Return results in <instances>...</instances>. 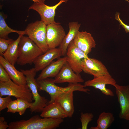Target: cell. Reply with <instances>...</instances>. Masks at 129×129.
<instances>
[{"mask_svg": "<svg viewBox=\"0 0 129 129\" xmlns=\"http://www.w3.org/2000/svg\"><path fill=\"white\" fill-rule=\"evenodd\" d=\"M63 119L41 118L35 115L27 120H21L11 122L8 129H54L63 122Z\"/></svg>", "mask_w": 129, "mask_h": 129, "instance_id": "cell-1", "label": "cell"}, {"mask_svg": "<svg viewBox=\"0 0 129 129\" xmlns=\"http://www.w3.org/2000/svg\"><path fill=\"white\" fill-rule=\"evenodd\" d=\"M37 81L38 90L45 91L49 95L50 99L48 104L54 102L60 94L70 90L78 91L87 93L90 91L89 89L85 88L84 85L79 83H69L67 86L62 87L56 85L54 79L50 78L37 80Z\"/></svg>", "mask_w": 129, "mask_h": 129, "instance_id": "cell-2", "label": "cell"}, {"mask_svg": "<svg viewBox=\"0 0 129 129\" xmlns=\"http://www.w3.org/2000/svg\"><path fill=\"white\" fill-rule=\"evenodd\" d=\"M19 56L16 63L24 65H31L39 56L43 53L41 49L28 36H22L18 46Z\"/></svg>", "mask_w": 129, "mask_h": 129, "instance_id": "cell-3", "label": "cell"}, {"mask_svg": "<svg viewBox=\"0 0 129 129\" xmlns=\"http://www.w3.org/2000/svg\"><path fill=\"white\" fill-rule=\"evenodd\" d=\"M20 70L26 77L27 85L32 91L34 101L32 102V106L30 108L31 113H41L47 105L48 100L45 97L41 96L38 92L37 80L35 78L37 72L35 68L28 70L22 69Z\"/></svg>", "mask_w": 129, "mask_h": 129, "instance_id": "cell-4", "label": "cell"}, {"mask_svg": "<svg viewBox=\"0 0 129 129\" xmlns=\"http://www.w3.org/2000/svg\"><path fill=\"white\" fill-rule=\"evenodd\" d=\"M46 25L41 20H37L28 24L26 34L42 50L43 53L48 50L46 40Z\"/></svg>", "mask_w": 129, "mask_h": 129, "instance_id": "cell-5", "label": "cell"}, {"mask_svg": "<svg viewBox=\"0 0 129 129\" xmlns=\"http://www.w3.org/2000/svg\"><path fill=\"white\" fill-rule=\"evenodd\" d=\"M5 96L23 99L30 102L33 100L32 91L27 85L17 84L11 79L6 82H0V97Z\"/></svg>", "mask_w": 129, "mask_h": 129, "instance_id": "cell-6", "label": "cell"}, {"mask_svg": "<svg viewBox=\"0 0 129 129\" xmlns=\"http://www.w3.org/2000/svg\"><path fill=\"white\" fill-rule=\"evenodd\" d=\"M45 0H40L38 1L34 2L29 8L28 10H33L37 11L39 14L41 20L46 25L56 23L54 20L55 10L63 2H66L68 0H60L55 5L52 6L45 4Z\"/></svg>", "mask_w": 129, "mask_h": 129, "instance_id": "cell-7", "label": "cell"}, {"mask_svg": "<svg viewBox=\"0 0 129 129\" xmlns=\"http://www.w3.org/2000/svg\"><path fill=\"white\" fill-rule=\"evenodd\" d=\"M66 54L67 62L75 73L80 74L82 71L83 61L88 57V55L75 45L73 40L68 46Z\"/></svg>", "mask_w": 129, "mask_h": 129, "instance_id": "cell-8", "label": "cell"}, {"mask_svg": "<svg viewBox=\"0 0 129 129\" xmlns=\"http://www.w3.org/2000/svg\"><path fill=\"white\" fill-rule=\"evenodd\" d=\"M65 35L64 30L60 23L47 25L46 40L49 49L59 46Z\"/></svg>", "mask_w": 129, "mask_h": 129, "instance_id": "cell-9", "label": "cell"}, {"mask_svg": "<svg viewBox=\"0 0 129 129\" xmlns=\"http://www.w3.org/2000/svg\"><path fill=\"white\" fill-rule=\"evenodd\" d=\"M82 71L93 75L94 78L109 75L108 70L101 61L89 57L85 59L82 64Z\"/></svg>", "mask_w": 129, "mask_h": 129, "instance_id": "cell-10", "label": "cell"}, {"mask_svg": "<svg viewBox=\"0 0 129 129\" xmlns=\"http://www.w3.org/2000/svg\"><path fill=\"white\" fill-rule=\"evenodd\" d=\"M116 83L115 80L110 74L87 81L85 82L84 85L85 87L91 86L98 89L104 95L113 97L114 96L113 92L110 89L107 88L106 86L110 85L114 86Z\"/></svg>", "mask_w": 129, "mask_h": 129, "instance_id": "cell-11", "label": "cell"}, {"mask_svg": "<svg viewBox=\"0 0 129 129\" xmlns=\"http://www.w3.org/2000/svg\"><path fill=\"white\" fill-rule=\"evenodd\" d=\"M54 79L55 83L67 82L75 84L84 81L80 74L75 73L67 62L64 64Z\"/></svg>", "mask_w": 129, "mask_h": 129, "instance_id": "cell-12", "label": "cell"}, {"mask_svg": "<svg viewBox=\"0 0 129 129\" xmlns=\"http://www.w3.org/2000/svg\"><path fill=\"white\" fill-rule=\"evenodd\" d=\"M113 86L120 108L119 117L124 119L129 112V86H121L116 83Z\"/></svg>", "mask_w": 129, "mask_h": 129, "instance_id": "cell-13", "label": "cell"}, {"mask_svg": "<svg viewBox=\"0 0 129 129\" xmlns=\"http://www.w3.org/2000/svg\"><path fill=\"white\" fill-rule=\"evenodd\" d=\"M74 44L86 55L96 47V42L91 34L86 31H78L73 40Z\"/></svg>", "mask_w": 129, "mask_h": 129, "instance_id": "cell-14", "label": "cell"}, {"mask_svg": "<svg viewBox=\"0 0 129 129\" xmlns=\"http://www.w3.org/2000/svg\"><path fill=\"white\" fill-rule=\"evenodd\" d=\"M61 56V51L59 48L49 49L38 56L34 61L35 71L37 72L42 70L50 64L54 60Z\"/></svg>", "mask_w": 129, "mask_h": 129, "instance_id": "cell-15", "label": "cell"}, {"mask_svg": "<svg viewBox=\"0 0 129 129\" xmlns=\"http://www.w3.org/2000/svg\"><path fill=\"white\" fill-rule=\"evenodd\" d=\"M67 62L66 56L59 58L43 69L36 79L37 81L47 78L55 77L59 72L64 64Z\"/></svg>", "mask_w": 129, "mask_h": 129, "instance_id": "cell-16", "label": "cell"}, {"mask_svg": "<svg viewBox=\"0 0 129 129\" xmlns=\"http://www.w3.org/2000/svg\"><path fill=\"white\" fill-rule=\"evenodd\" d=\"M0 64L5 68L10 79L15 83L19 85H27L26 77L23 73L16 69L14 66L0 55Z\"/></svg>", "mask_w": 129, "mask_h": 129, "instance_id": "cell-17", "label": "cell"}, {"mask_svg": "<svg viewBox=\"0 0 129 129\" xmlns=\"http://www.w3.org/2000/svg\"><path fill=\"white\" fill-rule=\"evenodd\" d=\"M41 113L40 116L43 118L63 119L68 117L60 104L55 101L47 104Z\"/></svg>", "mask_w": 129, "mask_h": 129, "instance_id": "cell-18", "label": "cell"}, {"mask_svg": "<svg viewBox=\"0 0 129 129\" xmlns=\"http://www.w3.org/2000/svg\"><path fill=\"white\" fill-rule=\"evenodd\" d=\"M74 91L70 90L63 93L59 96L55 101L60 104L69 118L72 116L74 111L73 101Z\"/></svg>", "mask_w": 129, "mask_h": 129, "instance_id": "cell-19", "label": "cell"}, {"mask_svg": "<svg viewBox=\"0 0 129 129\" xmlns=\"http://www.w3.org/2000/svg\"><path fill=\"white\" fill-rule=\"evenodd\" d=\"M68 25L69 32L64 38L59 48L61 51L62 56H64L66 55L68 46L79 31L81 24L77 22H69Z\"/></svg>", "mask_w": 129, "mask_h": 129, "instance_id": "cell-20", "label": "cell"}, {"mask_svg": "<svg viewBox=\"0 0 129 129\" xmlns=\"http://www.w3.org/2000/svg\"><path fill=\"white\" fill-rule=\"evenodd\" d=\"M22 36L19 35L18 38L11 44L3 55L5 59L14 66L16 63L18 57L19 44Z\"/></svg>", "mask_w": 129, "mask_h": 129, "instance_id": "cell-21", "label": "cell"}, {"mask_svg": "<svg viewBox=\"0 0 129 129\" xmlns=\"http://www.w3.org/2000/svg\"><path fill=\"white\" fill-rule=\"evenodd\" d=\"M115 120L113 114L110 112H103L100 113L97 120V125L90 129H107Z\"/></svg>", "mask_w": 129, "mask_h": 129, "instance_id": "cell-22", "label": "cell"}, {"mask_svg": "<svg viewBox=\"0 0 129 129\" xmlns=\"http://www.w3.org/2000/svg\"><path fill=\"white\" fill-rule=\"evenodd\" d=\"M7 16L1 12H0V38L5 39L9 38L8 34L13 32L16 33L19 35H24L26 34L25 30L19 31L14 30L9 27L6 24L5 19Z\"/></svg>", "mask_w": 129, "mask_h": 129, "instance_id": "cell-23", "label": "cell"}, {"mask_svg": "<svg viewBox=\"0 0 129 129\" xmlns=\"http://www.w3.org/2000/svg\"><path fill=\"white\" fill-rule=\"evenodd\" d=\"M18 108L17 112L20 115H23L28 108H30L32 106V102H30L22 98H17Z\"/></svg>", "mask_w": 129, "mask_h": 129, "instance_id": "cell-24", "label": "cell"}, {"mask_svg": "<svg viewBox=\"0 0 129 129\" xmlns=\"http://www.w3.org/2000/svg\"><path fill=\"white\" fill-rule=\"evenodd\" d=\"M94 116L93 114L91 113H81L80 120L82 129H87L88 124L92 120Z\"/></svg>", "mask_w": 129, "mask_h": 129, "instance_id": "cell-25", "label": "cell"}, {"mask_svg": "<svg viewBox=\"0 0 129 129\" xmlns=\"http://www.w3.org/2000/svg\"><path fill=\"white\" fill-rule=\"evenodd\" d=\"M14 40L12 39H5L0 38V55L3 56L11 44Z\"/></svg>", "mask_w": 129, "mask_h": 129, "instance_id": "cell-26", "label": "cell"}, {"mask_svg": "<svg viewBox=\"0 0 129 129\" xmlns=\"http://www.w3.org/2000/svg\"><path fill=\"white\" fill-rule=\"evenodd\" d=\"M11 79L10 76L5 68L0 64V82H5Z\"/></svg>", "mask_w": 129, "mask_h": 129, "instance_id": "cell-27", "label": "cell"}, {"mask_svg": "<svg viewBox=\"0 0 129 129\" xmlns=\"http://www.w3.org/2000/svg\"><path fill=\"white\" fill-rule=\"evenodd\" d=\"M12 100L11 96H7L5 97H0V111L7 108V107Z\"/></svg>", "mask_w": 129, "mask_h": 129, "instance_id": "cell-28", "label": "cell"}, {"mask_svg": "<svg viewBox=\"0 0 129 129\" xmlns=\"http://www.w3.org/2000/svg\"><path fill=\"white\" fill-rule=\"evenodd\" d=\"M18 108V102L16 99L12 101L8 105L7 112L15 113L17 112Z\"/></svg>", "mask_w": 129, "mask_h": 129, "instance_id": "cell-29", "label": "cell"}, {"mask_svg": "<svg viewBox=\"0 0 129 129\" xmlns=\"http://www.w3.org/2000/svg\"><path fill=\"white\" fill-rule=\"evenodd\" d=\"M119 14L120 13L118 12L116 13L115 16V19L119 22L120 25L124 29L126 33L129 32V26L127 25L123 22L120 18Z\"/></svg>", "mask_w": 129, "mask_h": 129, "instance_id": "cell-30", "label": "cell"}, {"mask_svg": "<svg viewBox=\"0 0 129 129\" xmlns=\"http://www.w3.org/2000/svg\"><path fill=\"white\" fill-rule=\"evenodd\" d=\"M9 127V125L7 122L5 121L4 117L1 116L0 117V129H6Z\"/></svg>", "mask_w": 129, "mask_h": 129, "instance_id": "cell-31", "label": "cell"}, {"mask_svg": "<svg viewBox=\"0 0 129 129\" xmlns=\"http://www.w3.org/2000/svg\"><path fill=\"white\" fill-rule=\"evenodd\" d=\"M124 119L127 120H129V112L126 115Z\"/></svg>", "mask_w": 129, "mask_h": 129, "instance_id": "cell-32", "label": "cell"}, {"mask_svg": "<svg viewBox=\"0 0 129 129\" xmlns=\"http://www.w3.org/2000/svg\"><path fill=\"white\" fill-rule=\"evenodd\" d=\"M32 0L33 1V2H37L38 1L40 0Z\"/></svg>", "mask_w": 129, "mask_h": 129, "instance_id": "cell-33", "label": "cell"}, {"mask_svg": "<svg viewBox=\"0 0 129 129\" xmlns=\"http://www.w3.org/2000/svg\"><path fill=\"white\" fill-rule=\"evenodd\" d=\"M126 0V1H128V2H129V1H128V0Z\"/></svg>", "mask_w": 129, "mask_h": 129, "instance_id": "cell-34", "label": "cell"}]
</instances>
